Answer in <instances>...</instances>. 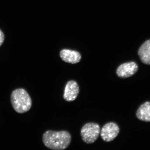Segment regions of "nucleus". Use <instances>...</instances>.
<instances>
[{
  "label": "nucleus",
  "instance_id": "obj_5",
  "mask_svg": "<svg viewBox=\"0 0 150 150\" xmlns=\"http://www.w3.org/2000/svg\"><path fill=\"white\" fill-rule=\"evenodd\" d=\"M139 70V67L135 62L123 63L120 65L116 70V74L118 77L126 79L135 75Z\"/></svg>",
  "mask_w": 150,
  "mask_h": 150
},
{
  "label": "nucleus",
  "instance_id": "obj_4",
  "mask_svg": "<svg viewBox=\"0 0 150 150\" xmlns=\"http://www.w3.org/2000/svg\"><path fill=\"white\" fill-rule=\"evenodd\" d=\"M120 128L116 123L109 122L102 127L100 131L103 140L106 142H112L118 136Z\"/></svg>",
  "mask_w": 150,
  "mask_h": 150
},
{
  "label": "nucleus",
  "instance_id": "obj_2",
  "mask_svg": "<svg viewBox=\"0 0 150 150\" xmlns=\"http://www.w3.org/2000/svg\"><path fill=\"white\" fill-rule=\"evenodd\" d=\"M11 102L13 109L19 113L27 112L32 107L31 98L26 91L22 88L13 91L11 95Z\"/></svg>",
  "mask_w": 150,
  "mask_h": 150
},
{
  "label": "nucleus",
  "instance_id": "obj_7",
  "mask_svg": "<svg viewBox=\"0 0 150 150\" xmlns=\"http://www.w3.org/2000/svg\"><path fill=\"white\" fill-rule=\"evenodd\" d=\"M60 57L64 62L76 64L80 62L81 56L78 51L69 49H63L60 52Z\"/></svg>",
  "mask_w": 150,
  "mask_h": 150
},
{
  "label": "nucleus",
  "instance_id": "obj_3",
  "mask_svg": "<svg viewBox=\"0 0 150 150\" xmlns=\"http://www.w3.org/2000/svg\"><path fill=\"white\" fill-rule=\"evenodd\" d=\"M100 131V127L98 123H86L81 129V136L82 139L86 144H93L99 137Z\"/></svg>",
  "mask_w": 150,
  "mask_h": 150
},
{
  "label": "nucleus",
  "instance_id": "obj_1",
  "mask_svg": "<svg viewBox=\"0 0 150 150\" xmlns=\"http://www.w3.org/2000/svg\"><path fill=\"white\" fill-rule=\"evenodd\" d=\"M42 140L44 145L50 149L63 150L69 146L71 136L67 131L48 130L43 134Z\"/></svg>",
  "mask_w": 150,
  "mask_h": 150
},
{
  "label": "nucleus",
  "instance_id": "obj_6",
  "mask_svg": "<svg viewBox=\"0 0 150 150\" xmlns=\"http://www.w3.org/2000/svg\"><path fill=\"white\" fill-rule=\"evenodd\" d=\"M79 91V86L76 81H69L65 86L64 99L68 102L74 101L77 98Z\"/></svg>",
  "mask_w": 150,
  "mask_h": 150
},
{
  "label": "nucleus",
  "instance_id": "obj_9",
  "mask_svg": "<svg viewBox=\"0 0 150 150\" xmlns=\"http://www.w3.org/2000/svg\"><path fill=\"white\" fill-rule=\"evenodd\" d=\"M137 118L140 121L150 122V102L147 101L141 105L136 113Z\"/></svg>",
  "mask_w": 150,
  "mask_h": 150
},
{
  "label": "nucleus",
  "instance_id": "obj_10",
  "mask_svg": "<svg viewBox=\"0 0 150 150\" xmlns=\"http://www.w3.org/2000/svg\"><path fill=\"white\" fill-rule=\"evenodd\" d=\"M4 35L2 31L0 30V46L2 45L4 40Z\"/></svg>",
  "mask_w": 150,
  "mask_h": 150
},
{
  "label": "nucleus",
  "instance_id": "obj_8",
  "mask_svg": "<svg viewBox=\"0 0 150 150\" xmlns=\"http://www.w3.org/2000/svg\"><path fill=\"white\" fill-rule=\"evenodd\" d=\"M138 55L143 64L150 65V39L145 41L141 46Z\"/></svg>",
  "mask_w": 150,
  "mask_h": 150
}]
</instances>
